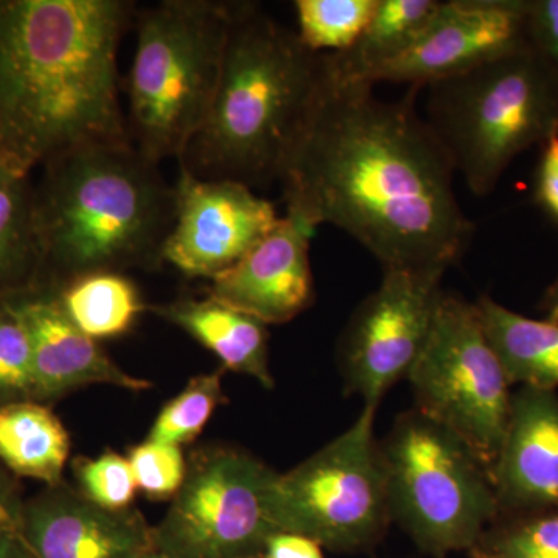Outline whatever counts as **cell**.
<instances>
[{
	"instance_id": "cell-1",
	"label": "cell",
	"mask_w": 558,
	"mask_h": 558,
	"mask_svg": "<svg viewBox=\"0 0 558 558\" xmlns=\"http://www.w3.org/2000/svg\"><path fill=\"white\" fill-rule=\"evenodd\" d=\"M326 54L325 72L279 183L288 213L317 229L337 227L381 269L449 270L475 226L454 193L453 163L418 116L417 92L380 100L347 80Z\"/></svg>"
},
{
	"instance_id": "cell-2",
	"label": "cell",
	"mask_w": 558,
	"mask_h": 558,
	"mask_svg": "<svg viewBox=\"0 0 558 558\" xmlns=\"http://www.w3.org/2000/svg\"><path fill=\"white\" fill-rule=\"evenodd\" d=\"M134 3L0 0V154L24 170L95 143L131 142L120 40Z\"/></svg>"
},
{
	"instance_id": "cell-3",
	"label": "cell",
	"mask_w": 558,
	"mask_h": 558,
	"mask_svg": "<svg viewBox=\"0 0 558 558\" xmlns=\"http://www.w3.org/2000/svg\"><path fill=\"white\" fill-rule=\"evenodd\" d=\"M325 64V53L307 49L256 3L234 2L218 90L180 168L248 189L279 182Z\"/></svg>"
},
{
	"instance_id": "cell-4",
	"label": "cell",
	"mask_w": 558,
	"mask_h": 558,
	"mask_svg": "<svg viewBox=\"0 0 558 558\" xmlns=\"http://www.w3.org/2000/svg\"><path fill=\"white\" fill-rule=\"evenodd\" d=\"M35 189L40 269L58 290L98 271L156 267L175 222V190L131 142L95 143L44 165Z\"/></svg>"
},
{
	"instance_id": "cell-5",
	"label": "cell",
	"mask_w": 558,
	"mask_h": 558,
	"mask_svg": "<svg viewBox=\"0 0 558 558\" xmlns=\"http://www.w3.org/2000/svg\"><path fill=\"white\" fill-rule=\"evenodd\" d=\"M234 2L163 0L137 13L128 78L132 145L146 159H180L215 100Z\"/></svg>"
},
{
	"instance_id": "cell-6",
	"label": "cell",
	"mask_w": 558,
	"mask_h": 558,
	"mask_svg": "<svg viewBox=\"0 0 558 558\" xmlns=\"http://www.w3.org/2000/svg\"><path fill=\"white\" fill-rule=\"evenodd\" d=\"M425 87V121L475 196H488L521 153L558 134V78L532 47Z\"/></svg>"
},
{
	"instance_id": "cell-7",
	"label": "cell",
	"mask_w": 558,
	"mask_h": 558,
	"mask_svg": "<svg viewBox=\"0 0 558 558\" xmlns=\"http://www.w3.org/2000/svg\"><path fill=\"white\" fill-rule=\"evenodd\" d=\"M379 442L392 523L425 556L468 554L499 517L486 468L416 409L399 414Z\"/></svg>"
},
{
	"instance_id": "cell-8",
	"label": "cell",
	"mask_w": 558,
	"mask_h": 558,
	"mask_svg": "<svg viewBox=\"0 0 558 558\" xmlns=\"http://www.w3.org/2000/svg\"><path fill=\"white\" fill-rule=\"evenodd\" d=\"M376 413L363 407L351 427L296 468L278 473L270 495L277 531L304 535L337 554L368 553L379 545L392 520Z\"/></svg>"
},
{
	"instance_id": "cell-9",
	"label": "cell",
	"mask_w": 558,
	"mask_h": 558,
	"mask_svg": "<svg viewBox=\"0 0 558 558\" xmlns=\"http://www.w3.org/2000/svg\"><path fill=\"white\" fill-rule=\"evenodd\" d=\"M407 380L414 409L458 436L490 475L513 391L475 303L442 293L427 343Z\"/></svg>"
},
{
	"instance_id": "cell-10",
	"label": "cell",
	"mask_w": 558,
	"mask_h": 558,
	"mask_svg": "<svg viewBox=\"0 0 558 558\" xmlns=\"http://www.w3.org/2000/svg\"><path fill=\"white\" fill-rule=\"evenodd\" d=\"M277 476L236 447L197 451L167 515L153 527L154 549L168 558L263 557L277 532L270 515Z\"/></svg>"
},
{
	"instance_id": "cell-11",
	"label": "cell",
	"mask_w": 558,
	"mask_h": 558,
	"mask_svg": "<svg viewBox=\"0 0 558 558\" xmlns=\"http://www.w3.org/2000/svg\"><path fill=\"white\" fill-rule=\"evenodd\" d=\"M446 270L384 269L379 288L352 314L339 344L348 395L379 409L389 389L409 377L432 330Z\"/></svg>"
},
{
	"instance_id": "cell-12",
	"label": "cell",
	"mask_w": 558,
	"mask_h": 558,
	"mask_svg": "<svg viewBox=\"0 0 558 558\" xmlns=\"http://www.w3.org/2000/svg\"><path fill=\"white\" fill-rule=\"evenodd\" d=\"M174 190L175 222L163 260L189 277H218L279 220L275 205L242 183L201 180L180 168Z\"/></svg>"
},
{
	"instance_id": "cell-13",
	"label": "cell",
	"mask_w": 558,
	"mask_h": 558,
	"mask_svg": "<svg viewBox=\"0 0 558 558\" xmlns=\"http://www.w3.org/2000/svg\"><path fill=\"white\" fill-rule=\"evenodd\" d=\"M529 0H447L427 31L398 60L363 83L425 87L526 49Z\"/></svg>"
},
{
	"instance_id": "cell-14",
	"label": "cell",
	"mask_w": 558,
	"mask_h": 558,
	"mask_svg": "<svg viewBox=\"0 0 558 558\" xmlns=\"http://www.w3.org/2000/svg\"><path fill=\"white\" fill-rule=\"evenodd\" d=\"M315 227L286 211L230 269L211 279L209 296L264 325H282L314 301L311 241Z\"/></svg>"
},
{
	"instance_id": "cell-15",
	"label": "cell",
	"mask_w": 558,
	"mask_h": 558,
	"mask_svg": "<svg viewBox=\"0 0 558 558\" xmlns=\"http://www.w3.org/2000/svg\"><path fill=\"white\" fill-rule=\"evenodd\" d=\"M20 535L35 558H138L154 549L137 509L112 512L57 486L22 506Z\"/></svg>"
},
{
	"instance_id": "cell-16",
	"label": "cell",
	"mask_w": 558,
	"mask_h": 558,
	"mask_svg": "<svg viewBox=\"0 0 558 558\" xmlns=\"http://www.w3.org/2000/svg\"><path fill=\"white\" fill-rule=\"evenodd\" d=\"M31 341L35 399L58 398L87 385H112L145 391L150 381L131 376L102 351L97 340L81 332L53 293L35 288L0 299Z\"/></svg>"
},
{
	"instance_id": "cell-17",
	"label": "cell",
	"mask_w": 558,
	"mask_h": 558,
	"mask_svg": "<svg viewBox=\"0 0 558 558\" xmlns=\"http://www.w3.org/2000/svg\"><path fill=\"white\" fill-rule=\"evenodd\" d=\"M499 515L558 509V395L512 392L505 439L490 470Z\"/></svg>"
},
{
	"instance_id": "cell-18",
	"label": "cell",
	"mask_w": 558,
	"mask_h": 558,
	"mask_svg": "<svg viewBox=\"0 0 558 558\" xmlns=\"http://www.w3.org/2000/svg\"><path fill=\"white\" fill-rule=\"evenodd\" d=\"M149 310L211 351L223 369L252 377L264 388L275 387L269 368V333L267 325L259 319L211 296L182 299Z\"/></svg>"
},
{
	"instance_id": "cell-19",
	"label": "cell",
	"mask_w": 558,
	"mask_h": 558,
	"mask_svg": "<svg viewBox=\"0 0 558 558\" xmlns=\"http://www.w3.org/2000/svg\"><path fill=\"white\" fill-rule=\"evenodd\" d=\"M475 306L510 384L557 391L558 322L517 314L488 295Z\"/></svg>"
},
{
	"instance_id": "cell-20",
	"label": "cell",
	"mask_w": 558,
	"mask_h": 558,
	"mask_svg": "<svg viewBox=\"0 0 558 558\" xmlns=\"http://www.w3.org/2000/svg\"><path fill=\"white\" fill-rule=\"evenodd\" d=\"M69 451L68 429L49 407L36 400L0 403V461L11 472L60 486Z\"/></svg>"
},
{
	"instance_id": "cell-21",
	"label": "cell",
	"mask_w": 558,
	"mask_h": 558,
	"mask_svg": "<svg viewBox=\"0 0 558 558\" xmlns=\"http://www.w3.org/2000/svg\"><path fill=\"white\" fill-rule=\"evenodd\" d=\"M28 174L0 154V299L32 289L39 275L35 189Z\"/></svg>"
},
{
	"instance_id": "cell-22",
	"label": "cell",
	"mask_w": 558,
	"mask_h": 558,
	"mask_svg": "<svg viewBox=\"0 0 558 558\" xmlns=\"http://www.w3.org/2000/svg\"><path fill=\"white\" fill-rule=\"evenodd\" d=\"M439 7L438 0H377L357 43L344 53H329L333 69L343 78L365 81L374 70L409 51Z\"/></svg>"
},
{
	"instance_id": "cell-23",
	"label": "cell",
	"mask_w": 558,
	"mask_h": 558,
	"mask_svg": "<svg viewBox=\"0 0 558 558\" xmlns=\"http://www.w3.org/2000/svg\"><path fill=\"white\" fill-rule=\"evenodd\" d=\"M57 296L73 325L94 340L123 336L146 310L134 282L116 271L72 279Z\"/></svg>"
},
{
	"instance_id": "cell-24",
	"label": "cell",
	"mask_w": 558,
	"mask_h": 558,
	"mask_svg": "<svg viewBox=\"0 0 558 558\" xmlns=\"http://www.w3.org/2000/svg\"><path fill=\"white\" fill-rule=\"evenodd\" d=\"M469 558H558V509L499 515Z\"/></svg>"
},
{
	"instance_id": "cell-25",
	"label": "cell",
	"mask_w": 558,
	"mask_h": 558,
	"mask_svg": "<svg viewBox=\"0 0 558 558\" xmlns=\"http://www.w3.org/2000/svg\"><path fill=\"white\" fill-rule=\"evenodd\" d=\"M377 0H296L299 36L315 53H344L365 31Z\"/></svg>"
},
{
	"instance_id": "cell-26",
	"label": "cell",
	"mask_w": 558,
	"mask_h": 558,
	"mask_svg": "<svg viewBox=\"0 0 558 558\" xmlns=\"http://www.w3.org/2000/svg\"><path fill=\"white\" fill-rule=\"evenodd\" d=\"M222 371L191 379L185 389L161 409L146 440L175 447L193 442L222 402Z\"/></svg>"
},
{
	"instance_id": "cell-27",
	"label": "cell",
	"mask_w": 558,
	"mask_h": 558,
	"mask_svg": "<svg viewBox=\"0 0 558 558\" xmlns=\"http://www.w3.org/2000/svg\"><path fill=\"white\" fill-rule=\"evenodd\" d=\"M75 473L80 494L98 508L112 512L131 509L138 488L130 459L109 450L98 458L76 461Z\"/></svg>"
},
{
	"instance_id": "cell-28",
	"label": "cell",
	"mask_w": 558,
	"mask_h": 558,
	"mask_svg": "<svg viewBox=\"0 0 558 558\" xmlns=\"http://www.w3.org/2000/svg\"><path fill=\"white\" fill-rule=\"evenodd\" d=\"M35 399L31 341L20 319L0 301V400Z\"/></svg>"
},
{
	"instance_id": "cell-29",
	"label": "cell",
	"mask_w": 558,
	"mask_h": 558,
	"mask_svg": "<svg viewBox=\"0 0 558 558\" xmlns=\"http://www.w3.org/2000/svg\"><path fill=\"white\" fill-rule=\"evenodd\" d=\"M128 459L138 490L153 499L174 498L189 470L182 447L148 440L134 447Z\"/></svg>"
},
{
	"instance_id": "cell-30",
	"label": "cell",
	"mask_w": 558,
	"mask_h": 558,
	"mask_svg": "<svg viewBox=\"0 0 558 558\" xmlns=\"http://www.w3.org/2000/svg\"><path fill=\"white\" fill-rule=\"evenodd\" d=\"M529 46L558 78V0H529Z\"/></svg>"
},
{
	"instance_id": "cell-31",
	"label": "cell",
	"mask_w": 558,
	"mask_h": 558,
	"mask_svg": "<svg viewBox=\"0 0 558 558\" xmlns=\"http://www.w3.org/2000/svg\"><path fill=\"white\" fill-rule=\"evenodd\" d=\"M535 193L538 204L558 220V134L543 145Z\"/></svg>"
},
{
	"instance_id": "cell-32",
	"label": "cell",
	"mask_w": 558,
	"mask_h": 558,
	"mask_svg": "<svg viewBox=\"0 0 558 558\" xmlns=\"http://www.w3.org/2000/svg\"><path fill=\"white\" fill-rule=\"evenodd\" d=\"M315 539L293 532L277 531L267 539L264 558H329Z\"/></svg>"
},
{
	"instance_id": "cell-33",
	"label": "cell",
	"mask_w": 558,
	"mask_h": 558,
	"mask_svg": "<svg viewBox=\"0 0 558 558\" xmlns=\"http://www.w3.org/2000/svg\"><path fill=\"white\" fill-rule=\"evenodd\" d=\"M22 506L17 505L9 484L0 476V535L20 531Z\"/></svg>"
},
{
	"instance_id": "cell-34",
	"label": "cell",
	"mask_w": 558,
	"mask_h": 558,
	"mask_svg": "<svg viewBox=\"0 0 558 558\" xmlns=\"http://www.w3.org/2000/svg\"><path fill=\"white\" fill-rule=\"evenodd\" d=\"M0 558H35L25 545L20 531L0 535Z\"/></svg>"
},
{
	"instance_id": "cell-35",
	"label": "cell",
	"mask_w": 558,
	"mask_h": 558,
	"mask_svg": "<svg viewBox=\"0 0 558 558\" xmlns=\"http://www.w3.org/2000/svg\"><path fill=\"white\" fill-rule=\"evenodd\" d=\"M539 310L545 312V318L558 322V278L546 289Z\"/></svg>"
},
{
	"instance_id": "cell-36",
	"label": "cell",
	"mask_w": 558,
	"mask_h": 558,
	"mask_svg": "<svg viewBox=\"0 0 558 558\" xmlns=\"http://www.w3.org/2000/svg\"><path fill=\"white\" fill-rule=\"evenodd\" d=\"M138 558H168L165 557L163 554H160L159 550L150 549L148 553L143 554V556H140Z\"/></svg>"
},
{
	"instance_id": "cell-37",
	"label": "cell",
	"mask_w": 558,
	"mask_h": 558,
	"mask_svg": "<svg viewBox=\"0 0 558 558\" xmlns=\"http://www.w3.org/2000/svg\"><path fill=\"white\" fill-rule=\"evenodd\" d=\"M253 558H264V557H253Z\"/></svg>"
}]
</instances>
